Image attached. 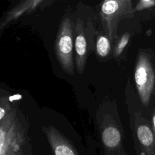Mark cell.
I'll use <instances>...</instances> for the list:
<instances>
[{
  "label": "cell",
  "mask_w": 155,
  "mask_h": 155,
  "mask_svg": "<svg viewBox=\"0 0 155 155\" xmlns=\"http://www.w3.org/2000/svg\"><path fill=\"white\" fill-rule=\"evenodd\" d=\"M73 34V22L69 18H65L62 21L57 33L54 51L62 69L70 75L74 73Z\"/></svg>",
  "instance_id": "277c9868"
},
{
  "label": "cell",
  "mask_w": 155,
  "mask_h": 155,
  "mask_svg": "<svg viewBox=\"0 0 155 155\" xmlns=\"http://www.w3.org/2000/svg\"><path fill=\"white\" fill-rule=\"evenodd\" d=\"M12 109L8 98L6 96H1L0 98V120L2 119Z\"/></svg>",
  "instance_id": "8fae6325"
},
{
  "label": "cell",
  "mask_w": 155,
  "mask_h": 155,
  "mask_svg": "<svg viewBox=\"0 0 155 155\" xmlns=\"http://www.w3.org/2000/svg\"><path fill=\"white\" fill-rule=\"evenodd\" d=\"M155 6V0H140L133 8L134 12L142 11Z\"/></svg>",
  "instance_id": "7c38bea8"
},
{
  "label": "cell",
  "mask_w": 155,
  "mask_h": 155,
  "mask_svg": "<svg viewBox=\"0 0 155 155\" xmlns=\"http://www.w3.org/2000/svg\"><path fill=\"white\" fill-rule=\"evenodd\" d=\"M150 122H151L152 130H153L154 137H155V107H154V110L152 111L151 114Z\"/></svg>",
  "instance_id": "4fadbf2b"
},
{
  "label": "cell",
  "mask_w": 155,
  "mask_h": 155,
  "mask_svg": "<svg viewBox=\"0 0 155 155\" xmlns=\"http://www.w3.org/2000/svg\"><path fill=\"white\" fill-rule=\"evenodd\" d=\"M53 155H79L71 142L52 125L42 127Z\"/></svg>",
  "instance_id": "8992f818"
},
{
  "label": "cell",
  "mask_w": 155,
  "mask_h": 155,
  "mask_svg": "<svg viewBox=\"0 0 155 155\" xmlns=\"http://www.w3.org/2000/svg\"><path fill=\"white\" fill-rule=\"evenodd\" d=\"M150 50H139L134 69V81L139 99L145 107L155 97V57Z\"/></svg>",
  "instance_id": "7a4b0ae2"
},
{
  "label": "cell",
  "mask_w": 155,
  "mask_h": 155,
  "mask_svg": "<svg viewBox=\"0 0 155 155\" xmlns=\"http://www.w3.org/2000/svg\"><path fill=\"white\" fill-rule=\"evenodd\" d=\"M131 0H106L100 8V17L104 31L110 41L118 38L119 22L124 19H131L134 11Z\"/></svg>",
  "instance_id": "3957f363"
},
{
  "label": "cell",
  "mask_w": 155,
  "mask_h": 155,
  "mask_svg": "<svg viewBox=\"0 0 155 155\" xmlns=\"http://www.w3.org/2000/svg\"><path fill=\"white\" fill-rule=\"evenodd\" d=\"M130 38V34L128 32L125 33L118 41L113 52L115 57L119 56L123 51L125 47L127 45Z\"/></svg>",
  "instance_id": "30bf717a"
},
{
  "label": "cell",
  "mask_w": 155,
  "mask_h": 155,
  "mask_svg": "<svg viewBox=\"0 0 155 155\" xmlns=\"http://www.w3.org/2000/svg\"><path fill=\"white\" fill-rule=\"evenodd\" d=\"M132 132L136 154L155 155V137L150 120L141 114H135Z\"/></svg>",
  "instance_id": "5b68a950"
},
{
  "label": "cell",
  "mask_w": 155,
  "mask_h": 155,
  "mask_svg": "<svg viewBox=\"0 0 155 155\" xmlns=\"http://www.w3.org/2000/svg\"><path fill=\"white\" fill-rule=\"evenodd\" d=\"M0 155H33L27 131L14 108L0 120Z\"/></svg>",
  "instance_id": "6da1fadb"
},
{
  "label": "cell",
  "mask_w": 155,
  "mask_h": 155,
  "mask_svg": "<svg viewBox=\"0 0 155 155\" xmlns=\"http://www.w3.org/2000/svg\"><path fill=\"white\" fill-rule=\"evenodd\" d=\"M43 2L42 0H27L21 1L16 6L8 12L5 18L0 24V29L2 30L11 21L17 19L24 13L34 11Z\"/></svg>",
  "instance_id": "ba28073f"
},
{
  "label": "cell",
  "mask_w": 155,
  "mask_h": 155,
  "mask_svg": "<svg viewBox=\"0 0 155 155\" xmlns=\"http://www.w3.org/2000/svg\"><path fill=\"white\" fill-rule=\"evenodd\" d=\"M96 52L101 57H106L111 50L110 39L105 36L101 35L96 40Z\"/></svg>",
  "instance_id": "9c48e42d"
},
{
  "label": "cell",
  "mask_w": 155,
  "mask_h": 155,
  "mask_svg": "<svg viewBox=\"0 0 155 155\" xmlns=\"http://www.w3.org/2000/svg\"><path fill=\"white\" fill-rule=\"evenodd\" d=\"M75 64L78 73L79 74H82L85 70L87 58V41L84 33V22L81 18H78L76 20L75 25Z\"/></svg>",
  "instance_id": "52a82bcc"
}]
</instances>
